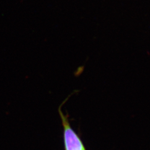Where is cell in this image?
I'll return each instance as SVG.
<instances>
[{"label":"cell","instance_id":"1","mask_svg":"<svg viewBox=\"0 0 150 150\" xmlns=\"http://www.w3.org/2000/svg\"><path fill=\"white\" fill-rule=\"evenodd\" d=\"M59 115L64 127V139L65 150H86L79 136L71 127L68 118L59 110Z\"/></svg>","mask_w":150,"mask_h":150}]
</instances>
